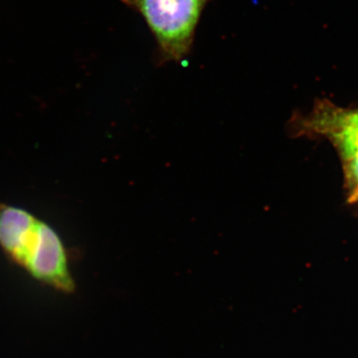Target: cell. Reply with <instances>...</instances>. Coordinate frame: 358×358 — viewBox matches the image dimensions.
I'll return each instance as SVG.
<instances>
[{"instance_id": "cell-1", "label": "cell", "mask_w": 358, "mask_h": 358, "mask_svg": "<svg viewBox=\"0 0 358 358\" xmlns=\"http://www.w3.org/2000/svg\"><path fill=\"white\" fill-rule=\"evenodd\" d=\"M0 248L37 281L62 293L74 291L62 239L48 223L29 211L0 203Z\"/></svg>"}, {"instance_id": "cell-2", "label": "cell", "mask_w": 358, "mask_h": 358, "mask_svg": "<svg viewBox=\"0 0 358 358\" xmlns=\"http://www.w3.org/2000/svg\"><path fill=\"white\" fill-rule=\"evenodd\" d=\"M138 11L154 34L160 64L189 55L202 11L210 0H122Z\"/></svg>"}, {"instance_id": "cell-3", "label": "cell", "mask_w": 358, "mask_h": 358, "mask_svg": "<svg viewBox=\"0 0 358 358\" xmlns=\"http://www.w3.org/2000/svg\"><path fill=\"white\" fill-rule=\"evenodd\" d=\"M315 128L333 136L345 159L346 173L352 183V199H358V110H322L315 121Z\"/></svg>"}]
</instances>
